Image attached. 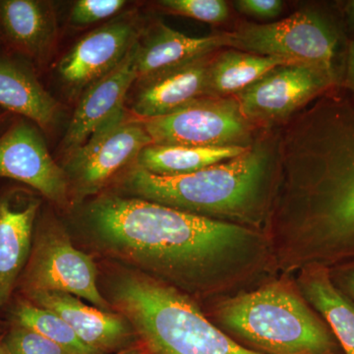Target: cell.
<instances>
[{"label":"cell","mask_w":354,"mask_h":354,"mask_svg":"<svg viewBox=\"0 0 354 354\" xmlns=\"http://www.w3.org/2000/svg\"><path fill=\"white\" fill-rule=\"evenodd\" d=\"M234 6L239 12L251 17L272 19L281 15L283 2L281 0H237Z\"/></svg>","instance_id":"4316f807"},{"label":"cell","mask_w":354,"mask_h":354,"mask_svg":"<svg viewBox=\"0 0 354 354\" xmlns=\"http://www.w3.org/2000/svg\"><path fill=\"white\" fill-rule=\"evenodd\" d=\"M97 268L87 254L74 247L58 225L39 232L24 276L25 293L57 291L81 297L97 308L109 309L97 283Z\"/></svg>","instance_id":"9c48e42d"},{"label":"cell","mask_w":354,"mask_h":354,"mask_svg":"<svg viewBox=\"0 0 354 354\" xmlns=\"http://www.w3.org/2000/svg\"><path fill=\"white\" fill-rule=\"evenodd\" d=\"M88 216L109 250L196 301L251 290L279 274L259 230L118 195L95 200Z\"/></svg>","instance_id":"7a4b0ae2"},{"label":"cell","mask_w":354,"mask_h":354,"mask_svg":"<svg viewBox=\"0 0 354 354\" xmlns=\"http://www.w3.org/2000/svg\"><path fill=\"white\" fill-rule=\"evenodd\" d=\"M290 64L297 62L234 48L221 50L216 53L209 65L207 97H234L272 69Z\"/></svg>","instance_id":"44dd1931"},{"label":"cell","mask_w":354,"mask_h":354,"mask_svg":"<svg viewBox=\"0 0 354 354\" xmlns=\"http://www.w3.org/2000/svg\"><path fill=\"white\" fill-rule=\"evenodd\" d=\"M306 301L332 330L344 354H354V304L333 283L329 268L307 266L295 274Z\"/></svg>","instance_id":"ffe728a7"},{"label":"cell","mask_w":354,"mask_h":354,"mask_svg":"<svg viewBox=\"0 0 354 354\" xmlns=\"http://www.w3.org/2000/svg\"><path fill=\"white\" fill-rule=\"evenodd\" d=\"M0 32L15 53L39 60L46 57L55 41V12L48 2L1 0Z\"/></svg>","instance_id":"ac0fdd59"},{"label":"cell","mask_w":354,"mask_h":354,"mask_svg":"<svg viewBox=\"0 0 354 354\" xmlns=\"http://www.w3.org/2000/svg\"><path fill=\"white\" fill-rule=\"evenodd\" d=\"M230 48V32L208 37H189L156 23L137 50V82L178 68L223 48Z\"/></svg>","instance_id":"2e32d148"},{"label":"cell","mask_w":354,"mask_h":354,"mask_svg":"<svg viewBox=\"0 0 354 354\" xmlns=\"http://www.w3.org/2000/svg\"><path fill=\"white\" fill-rule=\"evenodd\" d=\"M158 6L167 13L209 24H221L230 17V8L225 0H162Z\"/></svg>","instance_id":"cb8c5ba5"},{"label":"cell","mask_w":354,"mask_h":354,"mask_svg":"<svg viewBox=\"0 0 354 354\" xmlns=\"http://www.w3.org/2000/svg\"><path fill=\"white\" fill-rule=\"evenodd\" d=\"M0 354H8L6 348H4L3 342H0Z\"/></svg>","instance_id":"1f68e13d"},{"label":"cell","mask_w":354,"mask_h":354,"mask_svg":"<svg viewBox=\"0 0 354 354\" xmlns=\"http://www.w3.org/2000/svg\"><path fill=\"white\" fill-rule=\"evenodd\" d=\"M3 344L8 354H79L17 325L6 335Z\"/></svg>","instance_id":"d4e9b609"},{"label":"cell","mask_w":354,"mask_h":354,"mask_svg":"<svg viewBox=\"0 0 354 354\" xmlns=\"http://www.w3.org/2000/svg\"><path fill=\"white\" fill-rule=\"evenodd\" d=\"M0 109L44 130L53 127L58 113L57 102L44 90L32 69L12 57H0Z\"/></svg>","instance_id":"d6986e66"},{"label":"cell","mask_w":354,"mask_h":354,"mask_svg":"<svg viewBox=\"0 0 354 354\" xmlns=\"http://www.w3.org/2000/svg\"><path fill=\"white\" fill-rule=\"evenodd\" d=\"M203 309L237 344L261 354H344L328 324L306 301L295 274L206 302Z\"/></svg>","instance_id":"277c9868"},{"label":"cell","mask_w":354,"mask_h":354,"mask_svg":"<svg viewBox=\"0 0 354 354\" xmlns=\"http://www.w3.org/2000/svg\"><path fill=\"white\" fill-rule=\"evenodd\" d=\"M0 178L30 186L55 204L68 202V176L31 123L19 120L0 135Z\"/></svg>","instance_id":"7c38bea8"},{"label":"cell","mask_w":354,"mask_h":354,"mask_svg":"<svg viewBox=\"0 0 354 354\" xmlns=\"http://www.w3.org/2000/svg\"><path fill=\"white\" fill-rule=\"evenodd\" d=\"M333 283L354 304V259L329 268Z\"/></svg>","instance_id":"83f0119b"},{"label":"cell","mask_w":354,"mask_h":354,"mask_svg":"<svg viewBox=\"0 0 354 354\" xmlns=\"http://www.w3.org/2000/svg\"><path fill=\"white\" fill-rule=\"evenodd\" d=\"M277 134L266 130L245 153L181 176L135 167L125 176L133 196L209 220L265 232L271 209Z\"/></svg>","instance_id":"3957f363"},{"label":"cell","mask_w":354,"mask_h":354,"mask_svg":"<svg viewBox=\"0 0 354 354\" xmlns=\"http://www.w3.org/2000/svg\"><path fill=\"white\" fill-rule=\"evenodd\" d=\"M339 88L354 104V41H349Z\"/></svg>","instance_id":"f1b7e54d"},{"label":"cell","mask_w":354,"mask_h":354,"mask_svg":"<svg viewBox=\"0 0 354 354\" xmlns=\"http://www.w3.org/2000/svg\"><path fill=\"white\" fill-rule=\"evenodd\" d=\"M142 28L133 14L122 15L79 39L57 64V74L69 92L80 94L108 75L127 57Z\"/></svg>","instance_id":"8fae6325"},{"label":"cell","mask_w":354,"mask_h":354,"mask_svg":"<svg viewBox=\"0 0 354 354\" xmlns=\"http://www.w3.org/2000/svg\"><path fill=\"white\" fill-rule=\"evenodd\" d=\"M141 120L153 145L160 146L248 148L261 130L234 97H201L167 115Z\"/></svg>","instance_id":"52a82bcc"},{"label":"cell","mask_w":354,"mask_h":354,"mask_svg":"<svg viewBox=\"0 0 354 354\" xmlns=\"http://www.w3.org/2000/svg\"><path fill=\"white\" fill-rule=\"evenodd\" d=\"M265 234L283 274L354 259V104L339 87L277 133Z\"/></svg>","instance_id":"6da1fadb"},{"label":"cell","mask_w":354,"mask_h":354,"mask_svg":"<svg viewBox=\"0 0 354 354\" xmlns=\"http://www.w3.org/2000/svg\"><path fill=\"white\" fill-rule=\"evenodd\" d=\"M113 295L147 354H261L218 329L196 300L145 272L120 274Z\"/></svg>","instance_id":"5b68a950"},{"label":"cell","mask_w":354,"mask_h":354,"mask_svg":"<svg viewBox=\"0 0 354 354\" xmlns=\"http://www.w3.org/2000/svg\"><path fill=\"white\" fill-rule=\"evenodd\" d=\"M16 325L34 330L50 341L79 354H97L88 348L62 317L29 301H20L14 309Z\"/></svg>","instance_id":"603a6c76"},{"label":"cell","mask_w":354,"mask_h":354,"mask_svg":"<svg viewBox=\"0 0 354 354\" xmlns=\"http://www.w3.org/2000/svg\"><path fill=\"white\" fill-rule=\"evenodd\" d=\"M127 6L124 0H79L70 13V21L77 26H87L109 19Z\"/></svg>","instance_id":"484cf974"},{"label":"cell","mask_w":354,"mask_h":354,"mask_svg":"<svg viewBox=\"0 0 354 354\" xmlns=\"http://www.w3.org/2000/svg\"><path fill=\"white\" fill-rule=\"evenodd\" d=\"M248 148L243 147L160 146L146 147L136 160V167L158 176H181L193 174L239 157Z\"/></svg>","instance_id":"7402d4cb"},{"label":"cell","mask_w":354,"mask_h":354,"mask_svg":"<svg viewBox=\"0 0 354 354\" xmlns=\"http://www.w3.org/2000/svg\"><path fill=\"white\" fill-rule=\"evenodd\" d=\"M39 208V200L24 191L11 190L0 196V307L10 299L29 259Z\"/></svg>","instance_id":"5bb4252c"},{"label":"cell","mask_w":354,"mask_h":354,"mask_svg":"<svg viewBox=\"0 0 354 354\" xmlns=\"http://www.w3.org/2000/svg\"><path fill=\"white\" fill-rule=\"evenodd\" d=\"M334 70L315 64L281 65L265 74L234 97L253 124L269 130L286 124L319 97L339 87Z\"/></svg>","instance_id":"ba28073f"},{"label":"cell","mask_w":354,"mask_h":354,"mask_svg":"<svg viewBox=\"0 0 354 354\" xmlns=\"http://www.w3.org/2000/svg\"><path fill=\"white\" fill-rule=\"evenodd\" d=\"M139 41L108 75L86 88L67 128L62 150L70 157L97 130L124 109L125 97L138 79L136 67Z\"/></svg>","instance_id":"4fadbf2b"},{"label":"cell","mask_w":354,"mask_h":354,"mask_svg":"<svg viewBox=\"0 0 354 354\" xmlns=\"http://www.w3.org/2000/svg\"><path fill=\"white\" fill-rule=\"evenodd\" d=\"M344 25V32L349 41H354V0L337 2Z\"/></svg>","instance_id":"f546056e"},{"label":"cell","mask_w":354,"mask_h":354,"mask_svg":"<svg viewBox=\"0 0 354 354\" xmlns=\"http://www.w3.org/2000/svg\"><path fill=\"white\" fill-rule=\"evenodd\" d=\"M216 53L140 81L133 113L140 120L160 118L207 97L209 65Z\"/></svg>","instance_id":"e0dca14e"},{"label":"cell","mask_w":354,"mask_h":354,"mask_svg":"<svg viewBox=\"0 0 354 354\" xmlns=\"http://www.w3.org/2000/svg\"><path fill=\"white\" fill-rule=\"evenodd\" d=\"M4 118H6V116H4V114L3 113H0V123L2 122V121L4 120Z\"/></svg>","instance_id":"d6a6232c"},{"label":"cell","mask_w":354,"mask_h":354,"mask_svg":"<svg viewBox=\"0 0 354 354\" xmlns=\"http://www.w3.org/2000/svg\"><path fill=\"white\" fill-rule=\"evenodd\" d=\"M26 295L32 304L62 317L79 339L97 354L120 348L131 337L132 330L123 317L88 306L68 293L32 291Z\"/></svg>","instance_id":"9a60e30c"},{"label":"cell","mask_w":354,"mask_h":354,"mask_svg":"<svg viewBox=\"0 0 354 354\" xmlns=\"http://www.w3.org/2000/svg\"><path fill=\"white\" fill-rule=\"evenodd\" d=\"M230 36V48L323 65L342 80L349 39L337 3L306 7L268 24L243 22Z\"/></svg>","instance_id":"8992f818"},{"label":"cell","mask_w":354,"mask_h":354,"mask_svg":"<svg viewBox=\"0 0 354 354\" xmlns=\"http://www.w3.org/2000/svg\"><path fill=\"white\" fill-rule=\"evenodd\" d=\"M115 354H147L145 348L142 346L141 344H135V346H129V348H127L122 349V351H118V353Z\"/></svg>","instance_id":"4dcf8cb0"},{"label":"cell","mask_w":354,"mask_h":354,"mask_svg":"<svg viewBox=\"0 0 354 354\" xmlns=\"http://www.w3.org/2000/svg\"><path fill=\"white\" fill-rule=\"evenodd\" d=\"M153 142L142 120L121 109L68 158L67 172L81 196L95 194Z\"/></svg>","instance_id":"30bf717a"}]
</instances>
